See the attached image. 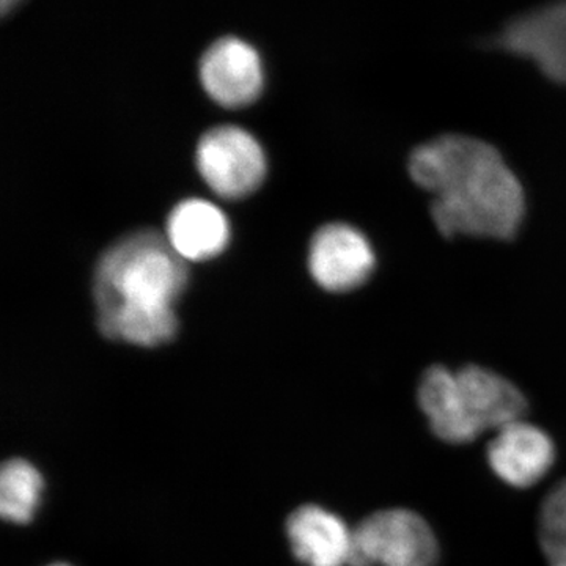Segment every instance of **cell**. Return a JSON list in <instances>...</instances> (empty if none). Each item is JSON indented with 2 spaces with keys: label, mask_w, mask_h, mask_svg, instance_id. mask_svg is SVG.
<instances>
[{
  "label": "cell",
  "mask_w": 566,
  "mask_h": 566,
  "mask_svg": "<svg viewBox=\"0 0 566 566\" xmlns=\"http://www.w3.org/2000/svg\"><path fill=\"white\" fill-rule=\"evenodd\" d=\"M409 175L433 193L431 216L446 237L512 240L523 223V186L485 140L450 134L428 142L412 151Z\"/></svg>",
  "instance_id": "6da1fadb"
},
{
  "label": "cell",
  "mask_w": 566,
  "mask_h": 566,
  "mask_svg": "<svg viewBox=\"0 0 566 566\" xmlns=\"http://www.w3.org/2000/svg\"><path fill=\"white\" fill-rule=\"evenodd\" d=\"M188 285L186 260L155 230L128 234L107 249L93 281L104 337L156 346L177 334L174 304Z\"/></svg>",
  "instance_id": "7a4b0ae2"
},
{
  "label": "cell",
  "mask_w": 566,
  "mask_h": 566,
  "mask_svg": "<svg viewBox=\"0 0 566 566\" xmlns=\"http://www.w3.org/2000/svg\"><path fill=\"white\" fill-rule=\"evenodd\" d=\"M438 539L427 521L403 509L368 516L353 531L348 566H436Z\"/></svg>",
  "instance_id": "3957f363"
},
{
  "label": "cell",
  "mask_w": 566,
  "mask_h": 566,
  "mask_svg": "<svg viewBox=\"0 0 566 566\" xmlns=\"http://www.w3.org/2000/svg\"><path fill=\"white\" fill-rule=\"evenodd\" d=\"M197 167L212 191L223 199L238 200L262 186L266 158L252 134L238 126H221L200 139Z\"/></svg>",
  "instance_id": "277c9868"
},
{
  "label": "cell",
  "mask_w": 566,
  "mask_h": 566,
  "mask_svg": "<svg viewBox=\"0 0 566 566\" xmlns=\"http://www.w3.org/2000/svg\"><path fill=\"white\" fill-rule=\"evenodd\" d=\"M205 92L223 107L249 106L262 95V57L252 44L237 36H223L205 51L200 61Z\"/></svg>",
  "instance_id": "5b68a950"
},
{
  "label": "cell",
  "mask_w": 566,
  "mask_h": 566,
  "mask_svg": "<svg viewBox=\"0 0 566 566\" xmlns=\"http://www.w3.org/2000/svg\"><path fill=\"white\" fill-rule=\"evenodd\" d=\"M375 253L359 230L331 223L318 230L308 253L312 277L327 292H352L375 270Z\"/></svg>",
  "instance_id": "8992f818"
},
{
  "label": "cell",
  "mask_w": 566,
  "mask_h": 566,
  "mask_svg": "<svg viewBox=\"0 0 566 566\" xmlns=\"http://www.w3.org/2000/svg\"><path fill=\"white\" fill-rule=\"evenodd\" d=\"M497 44L534 63L549 80L566 84V0L516 18L497 36Z\"/></svg>",
  "instance_id": "52a82bcc"
},
{
  "label": "cell",
  "mask_w": 566,
  "mask_h": 566,
  "mask_svg": "<svg viewBox=\"0 0 566 566\" xmlns=\"http://www.w3.org/2000/svg\"><path fill=\"white\" fill-rule=\"evenodd\" d=\"M556 449L545 431L520 420L499 430L488 447V461L510 486L535 485L553 468Z\"/></svg>",
  "instance_id": "ba28073f"
},
{
  "label": "cell",
  "mask_w": 566,
  "mask_h": 566,
  "mask_svg": "<svg viewBox=\"0 0 566 566\" xmlns=\"http://www.w3.org/2000/svg\"><path fill=\"white\" fill-rule=\"evenodd\" d=\"M286 535L297 560L307 566H348L353 531L334 513L318 505L294 510Z\"/></svg>",
  "instance_id": "9c48e42d"
},
{
  "label": "cell",
  "mask_w": 566,
  "mask_h": 566,
  "mask_svg": "<svg viewBox=\"0 0 566 566\" xmlns=\"http://www.w3.org/2000/svg\"><path fill=\"white\" fill-rule=\"evenodd\" d=\"M457 379L468 415L480 433L491 428L502 430L523 419L526 398L509 379L479 365L461 368Z\"/></svg>",
  "instance_id": "30bf717a"
},
{
  "label": "cell",
  "mask_w": 566,
  "mask_h": 566,
  "mask_svg": "<svg viewBox=\"0 0 566 566\" xmlns=\"http://www.w3.org/2000/svg\"><path fill=\"white\" fill-rule=\"evenodd\" d=\"M166 237L186 262H205L227 248L230 226L216 205L207 200H185L170 212Z\"/></svg>",
  "instance_id": "8fae6325"
},
{
  "label": "cell",
  "mask_w": 566,
  "mask_h": 566,
  "mask_svg": "<svg viewBox=\"0 0 566 566\" xmlns=\"http://www.w3.org/2000/svg\"><path fill=\"white\" fill-rule=\"evenodd\" d=\"M419 405L441 441L468 444L480 434L465 409L457 374L442 365L427 370L419 386Z\"/></svg>",
  "instance_id": "7c38bea8"
},
{
  "label": "cell",
  "mask_w": 566,
  "mask_h": 566,
  "mask_svg": "<svg viewBox=\"0 0 566 566\" xmlns=\"http://www.w3.org/2000/svg\"><path fill=\"white\" fill-rule=\"evenodd\" d=\"M43 479L35 465L10 460L0 472V515L14 524H25L35 515Z\"/></svg>",
  "instance_id": "4fadbf2b"
},
{
  "label": "cell",
  "mask_w": 566,
  "mask_h": 566,
  "mask_svg": "<svg viewBox=\"0 0 566 566\" xmlns=\"http://www.w3.org/2000/svg\"><path fill=\"white\" fill-rule=\"evenodd\" d=\"M539 543L549 566H566V480L557 483L543 502Z\"/></svg>",
  "instance_id": "5bb4252c"
},
{
  "label": "cell",
  "mask_w": 566,
  "mask_h": 566,
  "mask_svg": "<svg viewBox=\"0 0 566 566\" xmlns=\"http://www.w3.org/2000/svg\"><path fill=\"white\" fill-rule=\"evenodd\" d=\"M21 0H0V7H2V13L9 14L11 10L17 9L20 6Z\"/></svg>",
  "instance_id": "9a60e30c"
},
{
  "label": "cell",
  "mask_w": 566,
  "mask_h": 566,
  "mask_svg": "<svg viewBox=\"0 0 566 566\" xmlns=\"http://www.w3.org/2000/svg\"><path fill=\"white\" fill-rule=\"evenodd\" d=\"M50 566H69V565L55 564V565H50Z\"/></svg>",
  "instance_id": "2e32d148"
}]
</instances>
